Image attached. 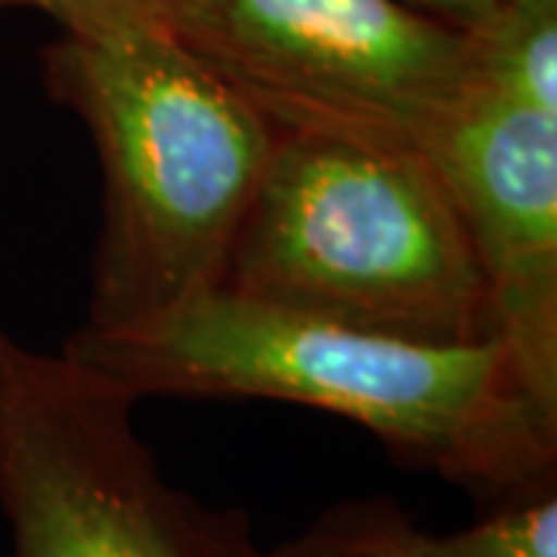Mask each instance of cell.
Instances as JSON below:
<instances>
[{
	"instance_id": "1",
	"label": "cell",
	"mask_w": 557,
	"mask_h": 557,
	"mask_svg": "<svg viewBox=\"0 0 557 557\" xmlns=\"http://www.w3.org/2000/svg\"><path fill=\"white\" fill-rule=\"evenodd\" d=\"M62 350L137 399H278L332 412L403 465L490 502L555 490L557 406L496 338H397L218 288L139 332L75 329Z\"/></svg>"
},
{
	"instance_id": "2",
	"label": "cell",
	"mask_w": 557,
	"mask_h": 557,
	"mask_svg": "<svg viewBox=\"0 0 557 557\" xmlns=\"http://www.w3.org/2000/svg\"><path fill=\"white\" fill-rule=\"evenodd\" d=\"M47 87L97 149L84 332L127 335L218 292L273 127L168 32L65 38Z\"/></svg>"
},
{
	"instance_id": "3",
	"label": "cell",
	"mask_w": 557,
	"mask_h": 557,
	"mask_svg": "<svg viewBox=\"0 0 557 557\" xmlns=\"http://www.w3.org/2000/svg\"><path fill=\"white\" fill-rule=\"evenodd\" d=\"M220 288L397 338H496L471 239L421 149L273 131Z\"/></svg>"
},
{
	"instance_id": "4",
	"label": "cell",
	"mask_w": 557,
	"mask_h": 557,
	"mask_svg": "<svg viewBox=\"0 0 557 557\" xmlns=\"http://www.w3.org/2000/svg\"><path fill=\"white\" fill-rule=\"evenodd\" d=\"M137 403L69 350L0 329V508L13 557H270L245 511L161 478Z\"/></svg>"
},
{
	"instance_id": "5",
	"label": "cell",
	"mask_w": 557,
	"mask_h": 557,
	"mask_svg": "<svg viewBox=\"0 0 557 557\" xmlns=\"http://www.w3.org/2000/svg\"><path fill=\"white\" fill-rule=\"evenodd\" d=\"M171 35L285 134L424 149L474 84L471 38L403 0H193Z\"/></svg>"
},
{
	"instance_id": "6",
	"label": "cell",
	"mask_w": 557,
	"mask_h": 557,
	"mask_svg": "<svg viewBox=\"0 0 557 557\" xmlns=\"http://www.w3.org/2000/svg\"><path fill=\"white\" fill-rule=\"evenodd\" d=\"M421 152L471 239L496 341L557 406V112L474 81Z\"/></svg>"
},
{
	"instance_id": "7",
	"label": "cell",
	"mask_w": 557,
	"mask_h": 557,
	"mask_svg": "<svg viewBox=\"0 0 557 557\" xmlns=\"http://www.w3.org/2000/svg\"><path fill=\"white\" fill-rule=\"evenodd\" d=\"M471 50L478 84L557 112V0H496Z\"/></svg>"
},
{
	"instance_id": "8",
	"label": "cell",
	"mask_w": 557,
	"mask_h": 557,
	"mask_svg": "<svg viewBox=\"0 0 557 557\" xmlns=\"http://www.w3.org/2000/svg\"><path fill=\"white\" fill-rule=\"evenodd\" d=\"M496 508L471 527L434 536L403 523V548L409 557H557V496L542 490L530 496L493 502Z\"/></svg>"
},
{
	"instance_id": "9",
	"label": "cell",
	"mask_w": 557,
	"mask_h": 557,
	"mask_svg": "<svg viewBox=\"0 0 557 557\" xmlns=\"http://www.w3.org/2000/svg\"><path fill=\"white\" fill-rule=\"evenodd\" d=\"M403 523L406 515L391 502H350L325 511L270 557H409L403 548Z\"/></svg>"
},
{
	"instance_id": "10",
	"label": "cell",
	"mask_w": 557,
	"mask_h": 557,
	"mask_svg": "<svg viewBox=\"0 0 557 557\" xmlns=\"http://www.w3.org/2000/svg\"><path fill=\"white\" fill-rule=\"evenodd\" d=\"M60 22L72 38L127 32H174L193 0H28Z\"/></svg>"
},
{
	"instance_id": "11",
	"label": "cell",
	"mask_w": 557,
	"mask_h": 557,
	"mask_svg": "<svg viewBox=\"0 0 557 557\" xmlns=\"http://www.w3.org/2000/svg\"><path fill=\"white\" fill-rule=\"evenodd\" d=\"M403 3H409L412 10L431 16V20L453 25L468 38L486 25L493 7H496V0H403Z\"/></svg>"
}]
</instances>
